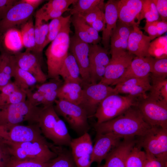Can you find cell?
Listing matches in <instances>:
<instances>
[{
	"instance_id": "obj_29",
	"label": "cell",
	"mask_w": 167,
	"mask_h": 167,
	"mask_svg": "<svg viewBox=\"0 0 167 167\" xmlns=\"http://www.w3.org/2000/svg\"><path fill=\"white\" fill-rule=\"evenodd\" d=\"M12 78L14 79V83L17 87L24 90L31 89L36 86L38 83L32 75L19 67L16 63Z\"/></svg>"
},
{
	"instance_id": "obj_15",
	"label": "cell",
	"mask_w": 167,
	"mask_h": 167,
	"mask_svg": "<svg viewBox=\"0 0 167 167\" xmlns=\"http://www.w3.org/2000/svg\"><path fill=\"white\" fill-rule=\"evenodd\" d=\"M76 167H90L93 145L91 137L86 132L72 139L70 146Z\"/></svg>"
},
{
	"instance_id": "obj_60",
	"label": "cell",
	"mask_w": 167,
	"mask_h": 167,
	"mask_svg": "<svg viewBox=\"0 0 167 167\" xmlns=\"http://www.w3.org/2000/svg\"><path fill=\"white\" fill-rule=\"evenodd\" d=\"M98 167H104V165H103V166H99Z\"/></svg>"
},
{
	"instance_id": "obj_22",
	"label": "cell",
	"mask_w": 167,
	"mask_h": 167,
	"mask_svg": "<svg viewBox=\"0 0 167 167\" xmlns=\"http://www.w3.org/2000/svg\"><path fill=\"white\" fill-rule=\"evenodd\" d=\"M132 27L128 41L127 51L139 57H150L148 52L151 41L150 37L144 34L138 26Z\"/></svg>"
},
{
	"instance_id": "obj_13",
	"label": "cell",
	"mask_w": 167,
	"mask_h": 167,
	"mask_svg": "<svg viewBox=\"0 0 167 167\" xmlns=\"http://www.w3.org/2000/svg\"><path fill=\"white\" fill-rule=\"evenodd\" d=\"M108 49L98 44H89V70L90 83H99L103 78L110 59Z\"/></svg>"
},
{
	"instance_id": "obj_38",
	"label": "cell",
	"mask_w": 167,
	"mask_h": 167,
	"mask_svg": "<svg viewBox=\"0 0 167 167\" xmlns=\"http://www.w3.org/2000/svg\"><path fill=\"white\" fill-rule=\"evenodd\" d=\"M70 20L74 28L75 35L83 41L93 44L92 39L80 23L79 17L77 15H71Z\"/></svg>"
},
{
	"instance_id": "obj_36",
	"label": "cell",
	"mask_w": 167,
	"mask_h": 167,
	"mask_svg": "<svg viewBox=\"0 0 167 167\" xmlns=\"http://www.w3.org/2000/svg\"><path fill=\"white\" fill-rule=\"evenodd\" d=\"M146 158L145 152L136 144L127 157L125 167H144Z\"/></svg>"
},
{
	"instance_id": "obj_57",
	"label": "cell",
	"mask_w": 167,
	"mask_h": 167,
	"mask_svg": "<svg viewBox=\"0 0 167 167\" xmlns=\"http://www.w3.org/2000/svg\"><path fill=\"white\" fill-rule=\"evenodd\" d=\"M157 31L158 36H160L162 34L167 32V22L160 21L158 20L154 21Z\"/></svg>"
},
{
	"instance_id": "obj_28",
	"label": "cell",
	"mask_w": 167,
	"mask_h": 167,
	"mask_svg": "<svg viewBox=\"0 0 167 167\" xmlns=\"http://www.w3.org/2000/svg\"><path fill=\"white\" fill-rule=\"evenodd\" d=\"M44 21L35 18L34 24L36 45L33 53L40 60H41L42 47L48 32V24Z\"/></svg>"
},
{
	"instance_id": "obj_37",
	"label": "cell",
	"mask_w": 167,
	"mask_h": 167,
	"mask_svg": "<svg viewBox=\"0 0 167 167\" xmlns=\"http://www.w3.org/2000/svg\"><path fill=\"white\" fill-rule=\"evenodd\" d=\"M142 7L139 20L146 19V22H151L158 20L159 15L152 0H142Z\"/></svg>"
},
{
	"instance_id": "obj_35",
	"label": "cell",
	"mask_w": 167,
	"mask_h": 167,
	"mask_svg": "<svg viewBox=\"0 0 167 167\" xmlns=\"http://www.w3.org/2000/svg\"><path fill=\"white\" fill-rule=\"evenodd\" d=\"M148 53L156 59L167 58V36H160L150 42Z\"/></svg>"
},
{
	"instance_id": "obj_7",
	"label": "cell",
	"mask_w": 167,
	"mask_h": 167,
	"mask_svg": "<svg viewBox=\"0 0 167 167\" xmlns=\"http://www.w3.org/2000/svg\"><path fill=\"white\" fill-rule=\"evenodd\" d=\"M54 103L56 112L63 118L71 129L80 136L88 132V118L84 109L79 105L62 100L57 99Z\"/></svg>"
},
{
	"instance_id": "obj_31",
	"label": "cell",
	"mask_w": 167,
	"mask_h": 167,
	"mask_svg": "<svg viewBox=\"0 0 167 167\" xmlns=\"http://www.w3.org/2000/svg\"><path fill=\"white\" fill-rule=\"evenodd\" d=\"M20 32L24 47L33 53L35 47L34 25L32 18L22 25Z\"/></svg>"
},
{
	"instance_id": "obj_50",
	"label": "cell",
	"mask_w": 167,
	"mask_h": 167,
	"mask_svg": "<svg viewBox=\"0 0 167 167\" xmlns=\"http://www.w3.org/2000/svg\"><path fill=\"white\" fill-rule=\"evenodd\" d=\"M162 21L167 22V0H152Z\"/></svg>"
},
{
	"instance_id": "obj_23",
	"label": "cell",
	"mask_w": 167,
	"mask_h": 167,
	"mask_svg": "<svg viewBox=\"0 0 167 167\" xmlns=\"http://www.w3.org/2000/svg\"><path fill=\"white\" fill-rule=\"evenodd\" d=\"M153 60V58L151 57H139L135 56L126 70L114 85L129 78L149 76Z\"/></svg>"
},
{
	"instance_id": "obj_48",
	"label": "cell",
	"mask_w": 167,
	"mask_h": 167,
	"mask_svg": "<svg viewBox=\"0 0 167 167\" xmlns=\"http://www.w3.org/2000/svg\"><path fill=\"white\" fill-rule=\"evenodd\" d=\"M26 100V95L24 90L18 88L9 96L6 104L19 103L25 102Z\"/></svg>"
},
{
	"instance_id": "obj_46",
	"label": "cell",
	"mask_w": 167,
	"mask_h": 167,
	"mask_svg": "<svg viewBox=\"0 0 167 167\" xmlns=\"http://www.w3.org/2000/svg\"><path fill=\"white\" fill-rule=\"evenodd\" d=\"M27 96V100L31 105L35 106H38L42 105L44 96L43 94L36 90L32 91L31 89L24 90Z\"/></svg>"
},
{
	"instance_id": "obj_52",
	"label": "cell",
	"mask_w": 167,
	"mask_h": 167,
	"mask_svg": "<svg viewBox=\"0 0 167 167\" xmlns=\"http://www.w3.org/2000/svg\"><path fill=\"white\" fill-rule=\"evenodd\" d=\"M18 1L15 0H0V20Z\"/></svg>"
},
{
	"instance_id": "obj_39",
	"label": "cell",
	"mask_w": 167,
	"mask_h": 167,
	"mask_svg": "<svg viewBox=\"0 0 167 167\" xmlns=\"http://www.w3.org/2000/svg\"><path fill=\"white\" fill-rule=\"evenodd\" d=\"M13 54L8 52H3L0 56V72L3 73L12 78L15 65Z\"/></svg>"
},
{
	"instance_id": "obj_54",
	"label": "cell",
	"mask_w": 167,
	"mask_h": 167,
	"mask_svg": "<svg viewBox=\"0 0 167 167\" xmlns=\"http://www.w3.org/2000/svg\"><path fill=\"white\" fill-rule=\"evenodd\" d=\"M143 29L148 34V36L151 41L158 37L157 28L154 21L146 22Z\"/></svg>"
},
{
	"instance_id": "obj_40",
	"label": "cell",
	"mask_w": 167,
	"mask_h": 167,
	"mask_svg": "<svg viewBox=\"0 0 167 167\" xmlns=\"http://www.w3.org/2000/svg\"><path fill=\"white\" fill-rule=\"evenodd\" d=\"M151 73V78H167V58H153Z\"/></svg>"
},
{
	"instance_id": "obj_58",
	"label": "cell",
	"mask_w": 167,
	"mask_h": 167,
	"mask_svg": "<svg viewBox=\"0 0 167 167\" xmlns=\"http://www.w3.org/2000/svg\"><path fill=\"white\" fill-rule=\"evenodd\" d=\"M23 1L35 9L44 1L43 0H23Z\"/></svg>"
},
{
	"instance_id": "obj_41",
	"label": "cell",
	"mask_w": 167,
	"mask_h": 167,
	"mask_svg": "<svg viewBox=\"0 0 167 167\" xmlns=\"http://www.w3.org/2000/svg\"><path fill=\"white\" fill-rule=\"evenodd\" d=\"M76 0H50L41 8L45 10H52L65 12L70 11V6L73 4Z\"/></svg>"
},
{
	"instance_id": "obj_6",
	"label": "cell",
	"mask_w": 167,
	"mask_h": 167,
	"mask_svg": "<svg viewBox=\"0 0 167 167\" xmlns=\"http://www.w3.org/2000/svg\"><path fill=\"white\" fill-rule=\"evenodd\" d=\"M138 99L128 95L113 94L104 99L98 106L94 116L96 123H101L113 119L131 107L136 106Z\"/></svg>"
},
{
	"instance_id": "obj_55",
	"label": "cell",
	"mask_w": 167,
	"mask_h": 167,
	"mask_svg": "<svg viewBox=\"0 0 167 167\" xmlns=\"http://www.w3.org/2000/svg\"><path fill=\"white\" fill-rule=\"evenodd\" d=\"M58 90L43 94L44 99L42 105L43 106L53 104L58 98Z\"/></svg>"
},
{
	"instance_id": "obj_51",
	"label": "cell",
	"mask_w": 167,
	"mask_h": 167,
	"mask_svg": "<svg viewBox=\"0 0 167 167\" xmlns=\"http://www.w3.org/2000/svg\"><path fill=\"white\" fill-rule=\"evenodd\" d=\"M146 154L147 158L144 167H163L167 166V161L157 158L149 154L146 153Z\"/></svg>"
},
{
	"instance_id": "obj_45",
	"label": "cell",
	"mask_w": 167,
	"mask_h": 167,
	"mask_svg": "<svg viewBox=\"0 0 167 167\" xmlns=\"http://www.w3.org/2000/svg\"><path fill=\"white\" fill-rule=\"evenodd\" d=\"M104 7L97 6L85 14L78 15L89 25L98 18L104 15Z\"/></svg>"
},
{
	"instance_id": "obj_42",
	"label": "cell",
	"mask_w": 167,
	"mask_h": 167,
	"mask_svg": "<svg viewBox=\"0 0 167 167\" xmlns=\"http://www.w3.org/2000/svg\"><path fill=\"white\" fill-rule=\"evenodd\" d=\"M64 83L59 78L52 79L48 82L36 86V90L43 94L51 92L58 90Z\"/></svg>"
},
{
	"instance_id": "obj_10",
	"label": "cell",
	"mask_w": 167,
	"mask_h": 167,
	"mask_svg": "<svg viewBox=\"0 0 167 167\" xmlns=\"http://www.w3.org/2000/svg\"><path fill=\"white\" fill-rule=\"evenodd\" d=\"M136 107L145 121L152 126L167 129V104L147 97L138 99Z\"/></svg>"
},
{
	"instance_id": "obj_49",
	"label": "cell",
	"mask_w": 167,
	"mask_h": 167,
	"mask_svg": "<svg viewBox=\"0 0 167 167\" xmlns=\"http://www.w3.org/2000/svg\"><path fill=\"white\" fill-rule=\"evenodd\" d=\"M79 17L81 24L92 39L93 44H98L101 41V37L100 36L99 32L87 24L81 17Z\"/></svg>"
},
{
	"instance_id": "obj_16",
	"label": "cell",
	"mask_w": 167,
	"mask_h": 167,
	"mask_svg": "<svg viewBox=\"0 0 167 167\" xmlns=\"http://www.w3.org/2000/svg\"><path fill=\"white\" fill-rule=\"evenodd\" d=\"M69 50L79 67L84 84L90 83L89 70V44L79 39L75 34L70 39Z\"/></svg>"
},
{
	"instance_id": "obj_33",
	"label": "cell",
	"mask_w": 167,
	"mask_h": 167,
	"mask_svg": "<svg viewBox=\"0 0 167 167\" xmlns=\"http://www.w3.org/2000/svg\"><path fill=\"white\" fill-rule=\"evenodd\" d=\"M56 152L57 156L49 161L47 167H76L71 152L58 146Z\"/></svg>"
},
{
	"instance_id": "obj_25",
	"label": "cell",
	"mask_w": 167,
	"mask_h": 167,
	"mask_svg": "<svg viewBox=\"0 0 167 167\" xmlns=\"http://www.w3.org/2000/svg\"><path fill=\"white\" fill-rule=\"evenodd\" d=\"M132 29V26L117 20L116 27L110 38L109 54L127 51L128 41Z\"/></svg>"
},
{
	"instance_id": "obj_14",
	"label": "cell",
	"mask_w": 167,
	"mask_h": 167,
	"mask_svg": "<svg viewBox=\"0 0 167 167\" xmlns=\"http://www.w3.org/2000/svg\"><path fill=\"white\" fill-rule=\"evenodd\" d=\"M35 9L23 0L18 1L0 20V34L25 23L31 18Z\"/></svg>"
},
{
	"instance_id": "obj_34",
	"label": "cell",
	"mask_w": 167,
	"mask_h": 167,
	"mask_svg": "<svg viewBox=\"0 0 167 167\" xmlns=\"http://www.w3.org/2000/svg\"><path fill=\"white\" fill-rule=\"evenodd\" d=\"M70 9L71 15L85 14L97 6H105L103 0H76Z\"/></svg>"
},
{
	"instance_id": "obj_2",
	"label": "cell",
	"mask_w": 167,
	"mask_h": 167,
	"mask_svg": "<svg viewBox=\"0 0 167 167\" xmlns=\"http://www.w3.org/2000/svg\"><path fill=\"white\" fill-rule=\"evenodd\" d=\"M38 124L44 137L56 146H70L72 139L64 122L59 117L53 104L43 106Z\"/></svg>"
},
{
	"instance_id": "obj_4",
	"label": "cell",
	"mask_w": 167,
	"mask_h": 167,
	"mask_svg": "<svg viewBox=\"0 0 167 167\" xmlns=\"http://www.w3.org/2000/svg\"><path fill=\"white\" fill-rule=\"evenodd\" d=\"M11 156L18 160L32 161L45 163L56 157L57 153L54 151L55 146L50 143L38 142L16 143L6 142Z\"/></svg>"
},
{
	"instance_id": "obj_12",
	"label": "cell",
	"mask_w": 167,
	"mask_h": 167,
	"mask_svg": "<svg viewBox=\"0 0 167 167\" xmlns=\"http://www.w3.org/2000/svg\"><path fill=\"white\" fill-rule=\"evenodd\" d=\"M104 76L99 82L107 85H114L126 70L135 55L128 51L111 54Z\"/></svg>"
},
{
	"instance_id": "obj_27",
	"label": "cell",
	"mask_w": 167,
	"mask_h": 167,
	"mask_svg": "<svg viewBox=\"0 0 167 167\" xmlns=\"http://www.w3.org/2000/svg\"><path fill=\"white\" fill-rule=\"evenodd\" d=\"M83 89L76 83H64L58 90V98L69 102L80 105L82 99Z\"/></svg>"
},
{
	"instance_id": "obj_21",
	"label": "cell",
	"mask_w": 167,
	"mask_h": 167,
	"mask_svg": "<svg viewBox=\"0 0 167 167\" xmlns=\"http://www.w3.org/2000/svg\"><path fill=\"white\" fill-rule=\"evenodd\" d=\"M123 139L105 159V167H125L127 157L137 140L134 137Z\"/></svg>"
},
{
	"instance_id": "obj_56",
	"label": "cell",
	"mask_w": 167,
	"mask_h": 167,
	"mask_svg": "<svg viewBox=\"0 0 167 167\" xmlns=\"http://www.w3.org/2000/svg\"><path fill=\"white\" fill-rule=\"evenodd\" d=\"M89 25L98 32L103 31L105 27V15L98 18Z\"/></svg>"
},
{
	"instance_id": "obj_8",
	"label": "cell",
	"mask_w": 167,
	"mask_h": 167,
	"mask_svg": "<svg viewBox=\"0 0 167 167\" xmlns=\"http://www.w3.org/2000/svg\"><path fill=\"white\" fill-rule=\"evenodd\" d=\"M0 142L19 143L38 142L49 143L42 135L38 123L0 126Z\"/></svg>"
},
{
	"instance_id": "obj_11",
	"label": "cell",
	"mask_w": 167,
	"mask_h": 167,
	"mask_svg": "<svg viewBox=\"0 0 167 167\" xmlns=\"http://www.w3.org/2000/svg\"><path fill=\"white\" fill-rule=\"evenodd\" d=\"M84 86L79 105L85 110L88 118L94 116L98 106L106 97L117 94L114 88L99 83L85 84Z\"/></svg>"
},
{
	"instance_id": "obj_5",
	"label": "cell",
	"mask_w": 167,
	"mask_h": 167,
	"mask_svg": "<svg viewBox=\"0 0 167 167\" xmlns=\"http://www.w3.org/2000/svg\"><path fill=\"white\" fill-rule=\"evenodd\" d=\"M42 107L32 105L26 100L15 104L0 105V126H7L27 122L37 123Z\"/></svg>"
},
{
	"instance_id": "obj_59",
	"label": "cell",
	"mask_w": 167,
	"mask_h": 167,
	"mask_svg": "<svg viewBox=\"0 0 167 167\" xmlns=\"http://www.w3.org/2000/svg\"><path fill=\"white\" fill-rule=\"evenodd\" d=\"M2 38H1V35L0 34V49H1V42H2ZM1 54H0V56Z\"/></svg>"
},
{
	"instance_id": "obj_43",
	"label": "cell",
	"mask_w": 167,
	"mask_h": 167,
	"mask_svg": "<svg viewBox=\"0 0 167 167\" xmlns=\"http://www.w3.org/2000/svg\"><path fill=\"white\" fill-rule=\"evenodd\" d=\"M49 161L43 163L32 161L20 160L11 156L6 167H47Z\"/></svg>"
},
{
	"instance_id": "obj_17",
	"label": "cell",
	"mask_w": 167,
	"mask_h": 167,
	"mask_svg": "<svg viewBox=\"0 0 167 167\" xmlns=\"http://www.w3.org/2000/svg\"><path fill=\"white\" fill-rule=\"evenodd\" d=\"M115 85L114 88L117 94H127L138 99L147 97V92L151 88L149 76L129 78Z\"/></svg>"
},
{
	"instance_id": "obj_19",
	"label": "cell",
	"mask_w": 167,
	"mask_h": 167,
	"mask_svg": "<svg viewBox=\"0 0 167 167\" xmlns=\"http://www.w3.org/2000/svg\"><path fill=\"white\" fill-rule=\"evenodd\" d=\"M16 65L21 69L32 75L38 83L45 82L47 76L43 71L38 58L30 51L19 52L13 54Z\"/></svg>"
},
{
	"instance_id": "obj_53",
	"label": "cell",
	"mask_w": 167,
	"mask_h": 167,
	"mask_svg": "<svg viewBox=\"0 0 167 167\" xmlns=\"http://www.w3.org/2000/svg\"><path fill=\"white\" fill-rule=\"evenodd\" d=\"M11 156L6 146L0 142V167H6Z\"/></svg>"
},
{
	"instance_id": "obj_61",
	"label": "cell",
	"mask_w": 167,
	"mask_h": 167,
	"mask_svg": "<svg viewBox=\"0 0 167 167\" xmlns=\"http://www.w3.org/2000/svg\"><path fill=\"white\" fill-rule=\"evenodd\" d=\"M167 167V166H166V167Z\"/></svg>"
},
{
	"instance_id": "obj_20",
	"label": "cell",
	"mask_w": 167,
	"mask_h": 167,
	"mask_svg": "<svg viewBox=\"0 0 167 167\" xmlns=\"http://www.w3.org/2000/svg\"><path fill=\"white\" fill-rule=\"evenodd\" d=\"M142 7V0H118L117 9L118 19L130 26H138Z\"/></svg>"
},
{
	"instance_id": "obj_30",
	"label": "cell",
	"mask_w": 167,
	"mask_h": 167,
	"mask_svg": "<svg viewBox=\"0 0 167 167\" xmlns=\"http://www.w3.org/2000/svg\"><path fill=\"white\" fill-rule=\"evenodd\" d=\"M151 79L152 84L148 96L155 101L167 104V78Z\"/></svg>"
},
{
	"instance_id": "obj_32",
	"label": "cell",
	"mask_w": 167,
	"mask_h": 167,
	"mask_svg": "<svg viewBox=\"0 0 167 167\" xmlns=\"http://www.w3.org/2000/svg\"><path fill=\"white\" fill-rule=\"evenodd\" d=\"M5 33L4 42L6 48L15 53L19 52L24 47L20 31L13 28Z\"/></svg>"
},
{
	"instance_id": "obj_18",
	"label": "cell",
	"mask_w": 167,
	"mask_h": 167,
	"mask_svg": "<svg viewBox=\"0 0 167 167\" xmlns=\"http://www.w3.org/2000/svg\"><path fill=\"white\" fill-rule=\"evenodd\" d=\"M121 137L109 133L96 134L91 156L92 163L100 165L121 142Z\"/></svg>"
},
{
	"instance_id": "obj_1",
	"label": "cell",
	"mask_w": 167,
	"mask_h": 167,
	"mask_svg": "<svg viewBox=\"0 0 167 167\" xmlns=\"http://www.w3.org/2000/svg\"><path fill=\"white\" fill-rule=\"evenodd\" d=\"M152 127L145 121L136 106L113 119L94 126L96 134L111 133L122 138L142 136Z\"/></svg>"
},
{
	"instance_id": "obj_24",
	"label": "cell",
	"mask_w": 167,
	"mask_h": 167,
	"mask_svg": "<svg viewBox=\"0 0 167 167\" xmlns=\"http://www.w3.org/2000/svg\"><path fill=\"white\" fill-rule=\"evenodd\" d=\"M118 0H109L105 3L104 15L105 27L103 31L101 43L103 47L108 49L110 37L115 30L118 20L117 9Z\"/></svg>"
},
{
	"instance_id": "obj_9",
	"label": "cell",
	"mask_w": 167,
	"mask_h": 167,
	"mask_svg": "<svg viewBox=\"0 0 167 167\" xmlns=\"http://www.w3.org/2000/svg\"><path fill=\"white\" fill-rule=\"evenodd\" d=\"M139 137L137 146L143 148L146 154L167 161V129L152 126L145 135Z\"/></svg>"
},
{
	"instance_id": "obj_44",
	"label": "cell",
	"mask_w": 167,
	"mask_h": 167,
	"mask_svg": "<svg viewBox=\"0 0 167 167\" xmlns=\"http://www.w3.org/2000/svg\"><path fill=\"white\" fill-rule=\"evenodd\" d=\"M65 12L64 11L45 10L41 8L36 12L35 17L47 22L49 20H52L62 16Z\"/></svg>"
},
{
	"instance_id": "obj_3",
	"label": "cell",
	"mask_w": 167,
	"mask_h": 167,
	"mask_svg": "<svg viewBox=\"0 0 167 167\" xmlns=\"http://www.w3.org/2000/svg\"><path fill=\"white\" fill-rule=\"evenodd\" d=\"M71 20L64 26L45 52L47 59V77L59 78V73L68 54L70 38Z\"/></svg>"
},
{
	"instance_id": "obj_26",
	"label": "cell",
	"mask_w": 167,
	"mask_h": 167,
	"mask_svg": "<svg viewBox=\"0 0 167 167\" xmlns=\"http://www.w3.org/2000/svg\"><path fill=\"white\" fill-rule=\"evenodd\" d=\"M59 76L62 78L64 83H75L81 86L84 83L81 78L78 66L74 57L70 52L68 53L62 65Z\"/></svg>"
},
{
	"instance_id": "obj_47",
	"label": "cell",
	"mask_w": 167,
	"mask_h": 167,
	"mask_svg": "<svg viewBox=\"0 0 167 167\" xmlns=\"http://www.w3.org/2000/svg\"><path fill=\"white\" fill-rule=\"evenodd\" d=\"M18 88L11 81L5 86L0 87V105L6 104L9 96Z\"/></svg>"
}]
</instances>
